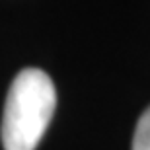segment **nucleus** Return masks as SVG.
I'll return each instance as SVG.
<instances>
[{
	"label": "nucleus",
	"mask_w": 150,
	"mask_h": 150,
	"mask_svg": "<svg viewBox=\"0 0 150 150\" xmlns=\"http://www.w3.org/2000/svg\"><path fill=\"white\" fill-rule=\"evenodd\" d=\"M57 107L55 84L39 68H25L14 78L2 115L4 150H35Z\"/></svg>",
	"instance_id": "nucleus-1"
},
{
	"label": "nucleus",
	"mask_w": 150,
	"mask_h": 150,
	"mask_svg": "<svg viewBox=\"0 0 150 150\" xmlns=\"http://www.w3.org/2000/svg\"><path fill=\"white\" fill-rule=\"evenodd\" d=\"M133 150H150V107L140 115L134 129Z\"/></svg>",
	"instance_id": "nucleus-2"
}]
</instances>
